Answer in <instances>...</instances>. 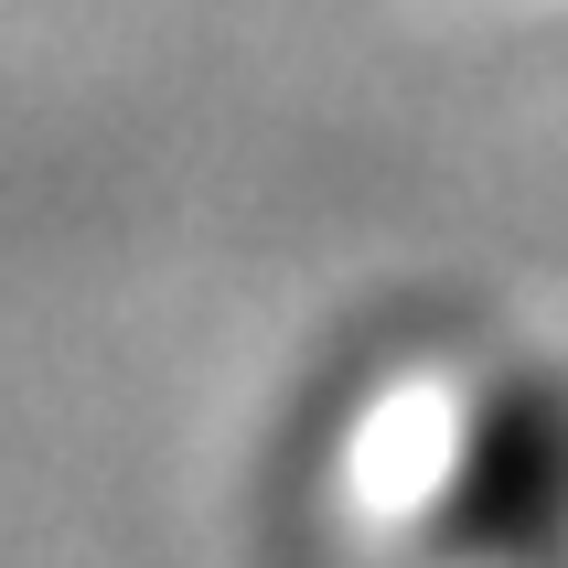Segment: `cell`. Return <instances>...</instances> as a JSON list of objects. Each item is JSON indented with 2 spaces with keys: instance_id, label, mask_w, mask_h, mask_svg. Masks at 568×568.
<instances>
[{
  "instance_id": "obj_1",
  "label": "cell",
  "mask_w": 568,
  "mask_h": 568,
  "mask_svg": "<svg viewBox=\"0 0 568 568\" xmlns=\"http://www.w3.org/2000/svg\"><path fill=\"white\" fill-rule=\"evenodd\" d=\"M386 450V505L450 568H568V397L547 376H429Z\"/></svg>"
}]
</instances>
